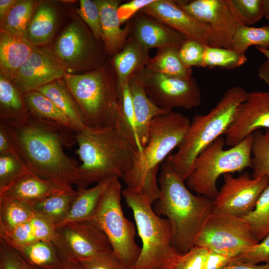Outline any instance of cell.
Masks as SVG:
<instances>
[{
  "label": "cell",
  "mask_w": 269,
  "mask_h": 269,
  "mask_svg": "<svg viewBox=\"0 0 269 269\" xmlns=\"http://www.w3.org/2000/svg\"><path fill=\"white\" fill-rule=\"evenodd\" d=\"M253 45L269 49V25L260 27L242 25L237 29L233 40V50L245 54Z\"/></svg>",
  "instance_id": "cell-37"
},
{
  "label": "cell",
  "mask_w": 269,
  "mask_h": 269,
  "mask_svg": "<svg viewBox=\"0 0 269 269\" xmlns=\"http://www.w3.org/2000/svg\"><path fill=\"white\" fill-rule=\"evenodd\" d=\"M122 196L132 210L142 243L139 257L132 269H170L180 254L172 244L169 221L157 215L148 196L141 190L127 187Z\"/></svg>",
  "instance_id": "cell-5"
},
{
  "label": "cell",
  "mask_w": 269,
  "mask_h": 269,
  "mask_svg": "<svg viewBox=\"0 0 269 269\" xmlns=\"http://www.w3.org/2000/svg\"><path fill=\"white\" fill-rule=\"evenodd\" d=\"M64 191L66 190L28 170L0 194V198L18 201L31 207L47 197Z\"/></svg>",
  "instance_id": "cell-21"
},
{
  "label": "cell",
  "mask_w": 269,
  "mask_h": 269,
  "mask_svg": "<svg viewBox=\"0 0 269 269\" xmlns=\"http://www.w3.org/2000/svg\"><path fill=\"white\" fill-rule=\"evenodd\" d=\"M139 11L160 21L187 39L214 47L210 29L180 7L176 0H155Z\"/></svg>",
  "instance_id": "cell-18"
},
{
  "label": "cell",
  "mask_w": 269,
  "mask_h": 269,
  "mask_svg": "<svg viewBox=\"0 0 269 269\" xmlns=\"http://www.w3.org/2000/svg\"><path fill=\"white\" fill-rule=\"evenodd\" d=\"M78 13L89 26L95 37L102 41V31L100 11L95 0H80Z\"/></svg>",
  "instance_id": "cell-42"
},
{
  "label": "cell",
  "mask_w": 269,
  "mask_h": 269,
  "mask_svg": "<svg viewBox=\"0 0 269 269\" xmlns=\"http://www.w3.org/2000/svg\"><path fill=\"white\" fill-rule=\"evenodd\" d=\"M79 263L83 269H132L125 265L113 251Z\"/></svg>",
  "instance_id": "cell-46"
},
{
  "label": "cell",
  "mask_w": 269,
  "mask_h": 269,
  "mask_svg": "<svg viewBox=\"0 0 269 269\" xmlns=\"http://www.w3.org/2000/svg\"><path fill=\"white\" fill-rule=\"evenodd\" d=\"M0 124L30 171L66 190L73 189V184L78 186L80 164L64 150L77 143L73 130L29 112L20 119Z\"/></svg>",
  "instance_id": "cell-1"
},
{
  "label": "cell",
  "mask_w": 269,
  "mask_h": 269,
  "mask_svg": "<svg viewBox=\"0 0 269 269\" xmlns=\"http://www.w3.org/2000/svg\"><path fill=\"white\" fill-rule=\"evenodd\" d=\"M155 0H133L120 4L118 8V15L121 24L128 22L137 12Z\"/></svg>",
  "instance_id": "cell-49"
},
{
  "label": "cell",
  "mask_w": 269,
  "mask_h": 269,
  "mask_svg": "<svg viewBox=\"0 0 269 269\" xmlns=\"http://www.w3.org/2000/svg\"><path fill=\"white\" fill-rule=\"evenodd\" d=\"M76 134L79 167L78 187L87 188L107 178H122L132 168L136 146L114 127H87Z\"/></svg>",
  "instance_id": "cell-3"
},
{
  "label": "cell",
  "mask_w": 269,
  "mask_h": 269,
  "mask_svg": "<svg viewBox=\"0 0 269 269\" xmlns=\"http://www.w3.org/2000/svg\"><path fill=\"white\" fill-rule=\"evenodd\" d=\"M253 140L252 134L237 144L224 149L225 138L222 136L217 138L195 159L193 172L186 180L188 188L214 200L219 191L217 180L221 175L252 168Z\"/></svg>",
  "instance_id": "cell-8"
},
{
  "label": "cell",
  "mask_w": 269,
  "mask_h": 269,
  "mask_svg": "<svg viewBox=\"0 0 269 269\" xmlns=\"http://www.w3.org/2000/svg\"><path fill=\"white\" fill-rule=\"evenodd\" d=\"M209 250L195 246L185 254L180 253L170 269H203Z\"/></svg>",
  "instance_id": "cell-41"
},
{
  "label": "cell",
  "mask_w": 269,
  "mask_h": 269,
  "mask_svg": "<svg viewBox=\"0 0 269 269\" xmlns=\"http://www.w3.org/2000/svg\"><path fill=\"white\" fill-rule=\"evenodd\" d=\"M247 60L245 54L233 49L206 46L202 67L234 69L243 65Z\"/></svg>",
  "instance_id": "cell-38"
},
{
  "label": "cell",
  "mask_w": 269,
  "mask_h": 269,
  "mask_svg": "<svg viewBox=\"0 0 269 269\" xmlns=\"http://www.w3.org/2000/svg\"><path fill=\"white\" fill-rule=\"evenodd\" d=\"M26 38L0 30V74L12 80L34 47Z\"/></svg>",
  "instance_id": "cell-24"
},
{
  "label": "cell",
  "mask_w": 269,
  "mask_h": 269,
  "mask_svg": "<svg viewBox=\"0 0 269 269\" xmlns=\"http://www.w3.org/2000/svg\"><path fill=\"white\" fill-rule=\"evenodd\" d=\"M28 170L17 154H0V194Z\"/></svg>",
  "instance_id": "cell-40"
},
{
  "label": "cell",
  "mask_w": 269,
  "mask_h": 269,
  "mask_svg": "<svg viewBox=\"0 0 269 269\" xmlns=\"http://www.w3.org/2000/svg\"><path fill=\"white\" fill-rule=\"evenodd\" d=\"M35 8L33 0H17L0 23L1 31L26 38L27 27Z\"/></svg>",
  "instance_id": "cell-35"
},
{
  "label": "cell",
  "mask_w": 269,
  "mask_h": 269,
  "mask_svg": "<svg viewBox=\"0 0 269 269\" xmlns=\"http://www.w3.org/2000/svg\"><path fill=\"white\" fill-rule=\"evenodd\" d=\"M37 91L51 100L66 115L75 127L76 134L88 127L79 105L64 82L58 79Z\"/></svg>",
  "instance_id": "cell-25"
},
{
  "label": "cell",
  "mask_w": 269,
  "mask_h": 269,
  "mask_svg": "<svg viewBox=\"0 0 269 269\" xmlns=\"http://www.w3.org/2000/svg\"><path fill=\"white\" fill-rule=\"evenodd\" d=\"M248 93L241 86L230 88L209 113L193 117L177 151L166 160L183 180L186 181L192 173L194 161L201 152L225 134Z\"/></svg>",
  "instance_id": "cell-4"
},
{
  "label": "cell",
  "mask_w": 269,
  "mask_h": 269,
  "mask_svg": "<svg viewBox=\"0 0 269 269\" xmlns=\"http://www.w3.org/2000/svg\"><path fill=\"white\" fill-rule=\"evenodd\" d=\"M80 21L74 20L62 31L53 53L66 70H96L108 63L104 45Z\"/></svg>",
  "instance_id": "cell-10"
},
{
  "label": "cell",
  "mask_w": 269,
  "mask_h": 269,
  "mask_svg": "<svg viewBox=\"0 0 269 269\" xmlns=\"http://www.w3.org/2000/svg\"><path fill=\"white\" fill-rule=\"evenodd\" d=\"M64 83L79 105L88 127L116 125L120 101L116 74L111 63L82 74L66 73Z\"/></svg>",
  "instance_id": "cell-6"
},
{
  "label": "cell",
  "mask_w": 269,
  "mask_h": 269,
  "mask_svg": "<svg viewBox=\"0 0 269 269\" xmlns=\"http://www.w3.org/2000/svg\"><path fill=\"white\" fill-rule=\"evenodd\" d=\"M120 112L115 126L118 131L125 138L133 142L138 151L143 147L138 140L135 123L132 96L129 83L119 92Z\"/></svg>",
  "instance_id": "cell-34"
},
{
  "label": "cell",
  "mask_w": 269,
  "mask_h": 269,
  "mask_svg": "<svg viewBox=\"0 0 269 269\" xmlns=\"http://www.w3.org/2000/svg\"><path fill=\"white\" fill-rule=\"evenodd\" d=\"M247 25L256 23L265 17L264 0H232Z\"/></svg>",
  "instance_id": "cell-44"
},
{
  "label": "cell",
  "mask_w": 269,
  "mask_h": 269,
  "mask_svg": "<svg viewBox=\"0 0 269 269\" xmlns=\"http://www.w3.org/2000/svg\"><path fill=\"white\" fill-rule=\"evenodd\" d=\"M7 153L17 154L12 140L5 128L3 125L0 124V154Z\"/></svg>",
  "instance_id": "cell-51"
},
{
  "label": "cell",
  "mask_w": 269,
  "mask_h": 269,
  "mask_svg": "<svg viewBox=\"0 0 269 269\" xmlns=\"http://www.w3.org/2000/svg\"><path fill=\"white\" fill-rule=\"evenodd\" d=\"M222 269H269V263L262 265L246 263L230 264Z\"/></svg>",
  "instance_id": "cell-53"
},
{
  "label": "cell",
  "mask_w": 269,
  "mask_h": 269,
  "mask_svg": "<svg viewBox=\"0 0 269 269\" xmlns=\"http://www.w3.org/2000/svg\"><path fill=\"white\" fill-rule=\"evenodd\" d=\"M256 48L266 58V60L259 67L258 76L269 86V49H263L259 47Z\"/></svg>",
  "instance_id": "cell-52"
},
{
  "label": "cell",
  "mask_w": 269,
  "mask_h": 269,
  "mask_svg": "<svg viewBox=\"0 0 269 269\" xmlns=\"http://www.w3.org/2000/svg\"><path fill=\"white\" fill-rule=\"evenodd\" d=\"M77 193V190L73 189L66 190L47 197L31 207L35 214L44 217L57 227L67 216Z\"/></svg>",
  "instance_id": "cell-28"
},
{
  "label": "cell",
  "mask_w": 269,
  "mask_h": 269,
  "mask_svg": "<svg viewBox=\"0 0 269 269\" xmlns=\"http://www.w3.org/2000/svg\"><path fill=\"white\" fill-rule=\"evenodd\" d=\"M23 269H41L38 268L26 261L23 258Z\"/></svg>",
  "instance_id": "cell-56"
},
{
  "label": "cell",
  "mask_w": 269,
  "mask_h": 269,
  "mask_svg": "<svg viewBox=\"0 0 269 269\" xmlns=\"http://www.w3.org/2000/svg\"><path fill=\"white\" fill-rule=\"evenodd\" d=\"M242 218L259 242L269 234V184L260 196L254 209Z\"/></svg>",
  "instance_id": "cell-36"
},
{
  "label": "cell",
  "mask_w": 269,
  "mask_h": 269,
  "mask_svg": "<svg viewBox=\"0 0 269 269\" xmlns=\"http://www.w3.org/2000/svg\"><path fill=\"white\" fill-rule=\"evenodd\" d=\"M23 98L29 113L41 119L57 122L76 134L75 127L66 115L45 95L35 90L23 94Z\"/></svg>",
  "instance_id": "cell-30"
},
{
  "label": "cell",
  "mask_w": 269,
  "mask_h": 269,
  "mask_svg": "<svg viewBox=\"0 0 269 269\" xmlns=\"http://www.w3.org/2000/svg\"><path fill=\"white\" fill-rule=\"evenodd\" d=\"M233 258L226 254L209 250L203 269H222Z\"/></svg>",
  "instance_id": "cell-50"
},
{
  "label": "cell",
  "mask_w": 269,
  "mask_h": 269,
  "mask_svg": "<svg viewBox=\"0 0 269 269\" xmlns=\"http://www.w3.org/2000/svg\"><path fill=\"white\" fill-rule=\"evenodd\" d=\"M17 1L16 0H0V23L4 17Z\"/></svg>",
  "instance_id": "cell-54"
},
{
  "label": "cell",
  "mask_w": 269,
  "mask_h": 269,
  "mask_svg": "<svg viewBox=\"0 0 269 269\" xmlns=\"http://www.w3.org/2000/svg\"><path fill=\"white\" fill-rule=\"evenodd\" d=\"M150 100L167 112L175 108L191 109L201 102L199 87L192 77L182 79L152 71L144 67L135 74Z\"/></svg>",
  "instance_id": "cell-12"
},
{
  "label": "cell",
  "mask_w": 269,
  "mask_h": 269,
  "mask_svg": "<svg viewBox=\"0 0 269 269\" xmlns=\"http://www.w3.org/2000/svg\"><path fill=\"white\" fill-rule=\"evenodd\" d=\"M57 14L53 6L42 3L36 6L27 29L26 38L34 46L52 39L57 25Z\"/></svg>",
  "instance_id": "cell-27"
},
{
  "label": "cell",
  "mask_w": 269,
  "mask_h": 269,
  "mask_svg": "<svg viewBox=\"0 0 269 269\" xmlns=\"http://www.w3.org/2000/svg\"><path fill=\"white\" fill-rule=\"evenodd\" d=\"M258 243L243 218L214 209L195 246L234 258Z\"/></svg>",
  "instance_id": "cell-11"
},
{
  "label": "cell",
  "mask_w": 269,
  "mask_h": 269,
  "mask_svg": "<svg viewBox=\"0 0 269 269\" xmlns=\"http://www.w3.org/2000/svg\"><path fill=\"white\" fill-rule=\"evenodd\" d=\"M52 242L63 259L78 262L113 251L107 236L91 220L56 227Z\"/></svg>",
  "instance_id": "cell-14"
},
{
  "label": "cell",
  "mask_w": 269,
  "mask_h": 269,
  "mask_svg": "<svg viewBox=\"0 0 269 269\" xmlns=\"http://www.w3.org/2000/svg\"><path fill=\"white\" fill-rule=\"evenodd\" d=\"M190 124L188 117L173 111L152 120L147 143L136 150L132 168L122 178L127 187L142 190L157 180L159 164L181 143Z\"/></svg>",
  "instance_id": "cell-7"
},
{
  "label": "cell",
  "mask_w": 269,
  "mask_h": 269,
  "mask_svg": "<svg viewBox=\"0 0 269 269\" xmlns=\"http://www.w3.org/2000/svg\"><path fill=\"white\" fill-rule=\"evenodd\" d=\"M122 190L115 177L103 193L91 219L107 236L113 252L126 266L132 268L141 252L135 241V228L125 217L121 203Z\"/></svg>",
  "instance_id": "cell-9"
},
{
  "label": "cell",
  "mask_w": 269,
  "mask_h": 269,
  "mask_svg": "<svg viewBox=\"0 0 269 269\" xmlns=\"http://www.w3.org/2000/svg\"><path fill=\"white\" fill-rule=\"evenodd\" d=\"M129 86L132 98L136 133L143 148L148 140L149 128L152 120L159 115L170 112L159 108L150 100L135 75L131 78Z\"/></svg>",
  "instance_id": "cell-23"
},
{
  "label": "cell",
  "mask_w": 269,
  "mask_h": 269,
  "mask_svg": "<svg viewBox=\"0 0 269 269\" xmlns=\"http://www.w3.org/2000/svg\"><path fill=\"white\" fill-rule=\"evenodd\" d=\"M29 221L37 241H53L56 229L53 223L35 214Z\"/></svg>",
  "instance_id": "cell-48"
},
{
  "label": "cell",
  "mask_w": 269,
  "mask_h": 269,
  "mask_svg": "<svg viewBox=\"0 0 269 269\" xmlns=\"http://www.w3.org/2000/svg\"><path fill=\"white\" fill-rule=\"evenodd\" d=\"M205 46L198 41L186 39L178 49V56L187 67H202Z\"/></svg>",
  "instance_id": "cell-45"
},
{
  "label": "cell",
  "mask_w": 269,
  "mask_h": 269,
  "mask_svg": "<svg viewBox=\"0 0 269 269\" xmlns=\"http://www.w3.org/2000/svg\"><path fill=\"white\" fill-rule=\"evenodd\" d=\"M176 1L180 7L210 29L214 47L233 49L237 29L247 25L232 0Z\"/></svg>",
  "instance_id": "cell-13"
},
{
  "label": "cell",
  "mask_w": 269,
  "mask_h": 269,
  "mask_svg": "<svg viewBox=\"0 0 269 269\" xmlns=\"http://www.w3.org/2000/svg\"><path fill=\"white\" fill-rule=\"evenodd\" d=\"M16 250L29 263L41 269H55L63 260L52 241H38Z\"/></svg>",
  "instance_id": "cell-33"
},
{
  "label": "cell",
  "mask_w": 269,
  "mask_h": 269,
  "mask_svg": "<svg viewBox=\"0 0 269 269\" xmlns=\"http://www.w3.org/2000/svg\"><path fill=\"white\" fill-rule=\"evenodd\" d=\"M66 73V70L53 52L35 46L11 81L23 94L60 79Z\"/></svg>",
  "instance_id": "cell-17"
},
{
  "label": "cell",
  "mask_w": 269,
  "mask_h": 269,
  "mask_svg": "<svg viewBox=\"0 0 269 269\" xmlns=\"http://www.w3.org/2000/svg\"><path fill=\"white\" fill-rule=\"evenodd\" d=\"M252 145V163L254 178L269 177V129L253 133Z\"/></svg>",
  "instance_id": "cell-39"
},
{
  "label": "cell",
  "mask_w": 269,
  "mask_h": 269,
  "mask_svg": "<svg viewBox=\"0 0 269 269\" xmlns=\"http://www.w3.org/2000/svg\"><path fill=\"white\" fill-rule=\"evenodd\" d=\"M0 269H23V257L19 252L0 238Z\"/></svg>",
  "instance_id": "cell-47"
},
{
  "label": "cell",
  "mask_w": 269,
  "mask_h": 269,
  "mask_svg": "<svg viewBox=\"0 0 269 269\" xmlns=\"http://www.w3.org/2000/svg\"><path fill=\"white\" fill-rule=\"evenodd\" d=\"M127 23L129 27V36L148 50L167 47L178 50L187 39L160 21L140 11Z\"/></svg>",
  "instance_id": "cell-19"
},
{
  "label": "cell",
  "mask_w": 269,
  "mask_h": 269,
  "mask_svg": "<svg viewBox=\"0 0 269 269\" xmlns=\"http://www.w3.org/2000/svg\"><path fill=\"white\" fill-rule=\"evenodd\" d=\"M115 177L107 178L89 188L78 187L70 210L60 226L71 222L91 220L103 193Z\"/></svg>",
  "instance_id": "cell-26"
},
{
  "label": "cell",
  "mask_w": 269,
  "mask_h": 269,
  "mask_svg": "<svg viewBox=\"0 0 269 269\" xmlns=\"http://www.w3.org/2000/svg\"><path fill=\"white\" fill-rule=\"evenodd\" d=\"M55 269H83L78 262L64 260Z\"/></svg>",
  "instance_id": "cell-55"
},
{
  "label": "cell",
  "mask_w": 269,
  "mask_h": 269,
  "mask_svg": "<svg viewBox=\"0 0 269 269\" xmlns=\"http://www.w3.org/2000/svg\"><path fill=\"white\" fill-rule=\"evenodd\" d=\"M178 50L173 48L158 49L155 55L149 58L146 67L169 76L187 79L192 77V69L186 66L180 59Z\"/></svg>",
  "instance_id": "cell-31"
},
{
  "label": "cell",
  "mask_w": 269,
  "mask_h": 269,
  "mask_svg": "<svg viewBox=\"0 0 269 269\" xmlns=\"http://www.w3.org/2000/svg\"><path fill=\"white\" fill-rule=\"evenodd\" d=\"M265 17L269 20V0H264Z\"/></svg>",
  "instance_id": "cell-57"
},
{
  "label": "cell",
  "mask_w": 269,
  "mask_h": 269,
  "mask_svg": "<svg viewBox=\"0 0 269 269\" xmlns=\"http://www.w3.org/2000/svg\"><path fill=\"white\" fill-rule=\"evenodd\" d=\"M235 263H269V234L261 242L233 258L229 264Z\"/></svg>",
  "instance_id": "cell-43"
},
{
  "label": "cell",
  "mask_w": 269,
  "mask_h": 269,
  "mask_svg": "<svg viewBox=\"0 0 269 269\" xmlns=\"http://www.w3.org/2000/svg\"><path fill=\"white\" fill-rule=\"evenodd\" d=\"M0 122L15 121L25 117L28 111L23 94L10 79L0 75Z\"/></svg>",
  "instance_id": "cell-29"
},
{
  "label": "cell",
  "mask_w": 269,
  "mask_h": 269,
  "mask_svg": "<svg viewBox=\"0 0 269 269\" xmlns=\"http://www.w3.org/2000/svg\"><path fill=\"white\" fill-rule=\"evenodd\" d=\"M224 184L213 200L214 209L243 218L255 208L257 202L269 184V177L254 178L247 171L237 177L223 175Z\"/></svg>",
  "instance_id": "cell-15"
},
{
  "label": "cell",
  "mask_w": 269,
  "mask_h": 269,
  "mask_svg": "<svg viewBox=\"0 0 269 269\" xmlns=\"http://www.w3.org/2000/svg\"><path fill=\"white\" fill-rule=\"evenodd\" d=\"M262 128L269 129V92L248 93L224 134L225 143L233 146Z\"/></svg>",
  "instance_id": "cell-16"
},
{
  "label": "cell",
  "mask_w": 269,
  "mask_h": 269,
  "mask_svg": "<svg viewBox=\"0 0 269 269\" xmlns=\"http://www.w3.org/2000/svg\"><path fill=\"white\" fill-rule=\"evenodd\" d=\"M149 50L129 36L123 49L113 57L111 63L117 76L118 92L132 76L146 67L150 58Z\"/></svg>",
  "instance_id": "cell-22"
},
{
  "label": "cell",
  "mask_w": 269,
  "mask_h": 269,
  "mask_svg": "<svg viewBox=\"0 0 269 269\" xmlns=\"http://www.w3.org/2000/svg\"><path fill=\"white\" fill-rule=\"evenodd\" d=\"M98 6L102 31V41L108 55L114 56L126 45L129 33L127 23L122 28L118 15V8L121 0H95Z\"/></svg>",
  "instance_id": "cell-20"
},
{
  "label": "cell",
  "mask_w": 269,
  "mask_h": 269,
  "mask_svg": "<svg viewBox=\"0 0 269 269\" xmlns=\"http://www.w3.org/2000/svg\"><path fill=\"white\" fill-rule=\"evenodd\" d=\"M183 180L165 161L159 178L160 195L154 202L155 213L165 216L172 231V244L185 254L195 246L196 240L214 210L213 200L192 194Z\"/></svg>",
  "instance_id": "cell-2"
},
{
  "label": "cell",
  "mask_w": 269,
  "mask_h": 269,
  "mask_svg": "<svg viewBox=\"0 0 269 269\" xmlns=\"http://www.w3.org/2000/svg\"><path fill=\"white\" fill-rule=\"evenodd\" d=\"M35 213L32 207L22 202L0 198V237L9 235L18 226L29 220Z\"/></svg>",
  "instance_id": "cell-32"
}]
</instances>
